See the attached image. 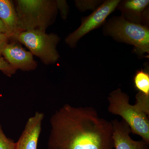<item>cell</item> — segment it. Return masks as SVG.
<instances>
[{"instance_id": "cell-1", "label": "cell", "mask_w": 149, "mask_h": 149, "mask_svg": "<svg viewBox=\"0 0 149 149\" xmlns=\"http://www.w3.org/2000/svg\"><path fill=\"white\" fill-rule=\"evenodd\" d=\"M48 149H113L111 121L93 107L66 104L50 120Z\"/></svg>"}, {"instance_id": "cell-2", "label": "cell", "mask_w": 149, "mask_h": 149, "mask_svg": "<svg viewBox=\"0 0 149 149\" xmlns=\"http://www.w3.org/2000/svg\"><path fill=\"white\" fill-rule=\"evenodd\" d=\"M15 3L21 32L33 29L46 32L55 20L58 13L56 1L17 0Z\"/></svg>"}, {"instance_id": "cell-3", "label": "cell", "mask_w": 149, "mask_h": 149, "mask_svg": "<svg viewBox=\"0 0 149 149\" xmlns=\"http://www.w3.org/2000/svg\"><path fill=\"white\" fill-rule=\"evenodd\" d=\"M108 111L119 116L129 125L133 134L149 144V120L147 115L136 104L129 103V97L120 88L112 91L108 97Z\"/></svg>"}, {"instance_id": "cell-4", "label": "cell", "mask_w": 149, "mask_h": 149, "mask_svg": "<svg viewBox=\"0 0 149 149\" xmlns=\"http://www.w3.org/2000/svg\"><path fill=\"white\" fill-rule=\"evenodd\" d=\"M105 34L115 40L132 45L141 55L149 53V30L147 26L115 17L104 27Z\"/></svg>"}, {"instance_id": "cell-5", "label": "cell", "mask_w": 149, "mask_h": 149, "mask_svg": "<svg viewBox=\"0 0 149 149\" xmlns=\"http://www.w3.org/2000/svg\"><path fill=\"white\" fill-rule=\"evenodd\" d=\"M60 38L54 33L46 34L40 30H27L19 33L15 41L28 48L32 54L38 57L46 65L55 63L60 56L56 47Z\"/></svg>"}, {"instance_id": "cell-6", "label": "cell", "mask_w": 149, "mask_h": 149, "mask_svg": "<svg viewBox=\"0 0 149 149\" xmlns=\"http://www.w3.org/2000/svg\"><path fill=\"white\" fill-rule=\"evenodd\" d=\"M119 0L105 1L89 16L83 19L80 27L69 34L65 42L70 48L75 47L77 42L89 32L103 24L108 16L117 8Z\"/></svg>"}, {"instance_id": "cell-7", "label": "cell", "mask_w": 149, "mask_h": 149, "mask_svg": "<svg viewBox=\"0 0 149 149\" xmlns=\"http://www.w3.org/2000/svg\"><path fill=\"white\" fill-rule=\"evenodd\" d=\"M2 56L16 70L32 71L38 66V63L34 60L32 53L25 50L16 41H13L6 45Z\"/></svg>"}, {"instance_id": "cell-8", "label": "cell", "mask_w": 149, "mask_h": 149, "mask_svg": "<svg viewBox=\"0 0 149 149\" xmlns=\"http://www.w3.org/2000/svg\"><path fill=\"white\" fill-rule=\"evenodd\" d=\"M113 139L115 149H149L148 144L143 140L135 141L130 137L132 133L129 125L124 120H111Z\"/></svg>"}, {"instance_id": "cell-9", "label": "cell", "mask_w": 149, "mask_h": 149, "mask_svg": "<svg viewBox=\"0 0 149 149\" xmlns=\"http://www.w3.org/2000/svg\"><path fill=\"white\" fill-rule=\"evenodd\" d=\"M45 114L37 111L27 120L24 130L16 143V149H37Z\"/></svg>"}, {"instance_id": "cell-10", "label": "cell", "mask_w": 149, "mask_h": 149, "mask_svg": "<svg viewBox=\"0 0 149 149\" xmlns=\"http://www.w3.org/2000/svg\"><path fill=\"white\" fill-rule=\"evenodd\" d=\"M0 19L4 24L10 40L15 41L17 36L21 32L19 28L15 6L12 1L0 0Z\"/></svg>"}, {"instance_id": "cell-11", "label": "cell", "mask_w": 149, "mask_h": 149, "mask_svg": "<svg viewBox=\"0 0 149 149\" xmlns=\"http://www.w3.org/2000/svg\"><path fill=\"white\" fill-rule=\"evenodd\" d=\"M149 3L148 0H127L120 2L117 8L121 11L122 17L125 20L141 24Z\"/></svg>"}, {"instance_id": "cell-12", "label": "cell", "mask_w": 149, "mask_h": 149, "mask_svg": "<svg viewBox=\"0 0 149 149\" xmlns=\"http://www.w3.org/2000/svg\"><path fill=\"white\" fill-rule=\"evenodd\" d=\"M134 86L139 93L149 97V73L147 70H141L134 75Z\"/></svg>"}, {"instance_id": "cell-13", "label": "cell", "mask_w": 149, "mask_h": 149, "mask_svg": "<svg viewBox=\"0 0 149 149\" xmlns=\"http://www.w3.org/2000/svg\"><path fill=\"white\" fill-rule=\"evenodd\" d=\"M0 149H16V143L8 138L0 124Z\"/></svg>"}, {"instance_id": "cell-14", "label": "cell", "mask_w": 149, "mask_h": 149, "mask_svg": "<svg viewBox=\"0 0 149 149\" xmlns=\"http://www.w3.org/2000/svg\"><path fill=\"white\" fill-rule=\"evenodd\" d=\"M0 70L7 76L11 77L16 72L17 70L9 64L1 56H0Z\"/></svg>"}, {"instance_id": "cell-15", "label": "cell", "mask_w": 149, "mask_h": 149, "mask_svg": "<svg viewBox=\"0 0 149 149\" xmlns=\"http://www.w3.org/2000/svg\"><path fill=\"white\" fill-rule=\"evenodd\" d=\"M99 3L98 1H75V5L80 10L94 8Z\"/></svg>"}, {"instance_id": "cell-16", "label": "cell", "mask_w": 149, "mask_h": 149, "mask_svg": "<svg viewBox=\"0 0 149 149\" xmlns=\"http://www.w3.org/2000/svg\"><path fill=\"white\" fill-rule=\"evenodd\" d=\"M58 10L60 12L61 15L63 19H65L69 13V7L66 1L62 0L56 1Z\"/></svg>"}, {"instance_id": "cell-17", "label": "cell", "mask_w": 149, "mask_h": 149, "mask_svg": "<svg viewBox=\"0 0 149 149\" xmlns=\"http://www.w3.org/2000/svg\"><path fill=\"white\" fill-rule=\"evenodd\" d=\"M9 40V38L6 34L0 33V56H2L3 50L8 44Z\"/></svg>"}, {"instance_id": "cell-18", "label": "cell", "mask_w": 149, "mask_h": 149, "mask_svg": "<svg viewBox=\"0 0 149 149\" xmlns=\"http://www.w3.org/2000/svg\"><path fill=\"white\" fill-rule=\"evenodd\" d=\"M0 33L7 34L6 29L5 26L1 19H0Z\"/></svg>"}]
</instances>
